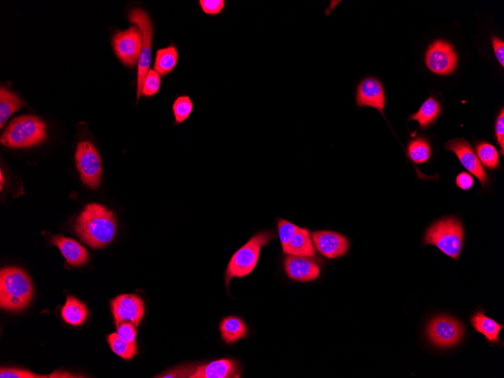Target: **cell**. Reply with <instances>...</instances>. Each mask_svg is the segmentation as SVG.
<instances>
[{
  "label": "cell",
  "instance_id": "6da1fadb",
  "mask_svg": "<svg viewBox=\"0 0 504 378\" xmlns=\"http://www.w3.org/2000/svg\"><path fill=\"white\" fill-rule=\"evenodd\" d=\"M116 231L115 214L98 203L85 207L76 224V232L82 242L96 250L111 243Z\"/></svg>",
  "mask_w": 504,
  "mask_h": 378
},
{
  "label": "cell",
  "instance_id": "7a4b0ae2",
  "mask_svg": "<svg viewBox=\"0 0 504 378\" xmlns=\"http://www.w3.org/2000/svg\"><path fill=\"white\" fill-rule=\"evenodd\" d=\"M33 284L27 274L18 267H6L0 272V306L19 312L27 308L33 298Z\"/></svg>",
  "mask_w": 504,
  "mask_h": 378
},
{
  "label": "cell",
  "instance_id": "3957f363",
  "mask_svg": "<svg viewBox=\"0 0 504 378\" xmlns=\"http://www.w3.org/2000/svg\"><path fill=\"white\" fill-rule=\"evenodd\" d=\"M47 132L46 123L38 116H21L9 123L1 136V143L12 148H30L44 142Z\"/></svg>",
  "mask_w": 504,
  "mask_h": 378
},
{
  "label": "cell",
  "instance_id": "277c9868",
  "mask_svg": "<svg viewBox=\"0 0 504 378\" xmlns=\"http://www.w3.org/2000/svg\"><path fill=\"white\" fill-rule=\"evenodd\" d=\"M465 243L462 222L450 217L434 223L424 236V244L434 245L445 255L457 261Z\"/></svg>",
  "mask_w": 504,
  "mask_h": 378
},
{
  "label": "cell",
  "instance_id": "5b68a950",
  "mask_svg": "<svg viewBox=\"0 0 504 378\" xmlns=\"http://www.w3.org/2000/svg\"><path fill=\"white\" fill-rule=\"evenodd\" d=\"M276 239L273 231H263L255 234L248 243L235 252L228 264L225 283L229 286L232 279L250 275L259 262L262 247Z\"/></svg>",
  "mask_w": 504,
  "mask_h": 378
},
{
  "label": "cell",
  "instance_id": "8992f818",
  "mask_svg": "<svg viewBox=\"0 0 504 378\" xmlns=\"http://www.w3.org/2000/svg\"><path fill=\"white\" fill-rule=\"evenodd\" d=\"M128 20L140 28L143 36V46L137 66V102L142 94L143 86L147 74L149 71L152 57V42L154 39V25L146 11L141 8L131 10Z\"/></svg>",
  "mask_w": 504,
  "mask_h": 378
},
{
  "label": "cell",
  "instance_id": "52a82bcc",
  "mask_svg": "<svg viewBox=\"0 0 504 378\" xmlns=\"http://www.w3.org/2000/svg\"><path fill=\"white\" fill-rule=\"evenodd\" d=\"M75 160L85 185L92 189L99 188L102 177V163L97 148L90 140H82L78 145Z\"/></svg>",
  "mask_w": 504,
  "mask_h": 378
},
{
  "label": "cell",
  "instance_id": "ba28073f",
  "mask_svg": "<svg viewBox=\"0 0 504 378\" xmlns=\"http://www.w3.org/2000/svg\"><path fill=\"white\" fill-rule=\"evenodd\" d=\"M426 334L436 347L451 348L463 339L465 327L462 322L451 317L439 316L429 323Z\"/></svg>",
  "mask_w": 504,
  "mask_h": 378
},
{
  "label": "cell",
  "instance_id": "9c48e42d",
  "mask_svg": "<svg viewBox=\"0 0 504 378\" xmlns=\"http://www.w3.org/2000/svg\"><path fill=\"white\" fill-rule=\"evenodd\" d=\"M143 36L140 28L133 25L117 32L113 37V47L116 56L125 66L133 68L140 59Z\"/></svg>",
  "mask_w": 504,
  "mask_h": 378
},
{
  "label": "cell",
  "instance_id": "30bf717a",
  "mask_svg": "<svg viewBox=\"0 0 504 378\" xmlns=\"http://www.w3.org/2000/svg\"><path fill=\"white\" fill-rule=\"evenodd\" d=\"M426 66L429 70L439 75L453 73L457 66L455 50L450 43L436 40L429 47L425 56Z\"/></svg>",
  "mask_w": 504,
  "mask_h": 378
},
{
  "label": "cell",
  "instance_id": "8fae6325",
  "mask_svg": "<svg viewBox=\"0 0 504 378\" xmlns=\"http://www.w3.org/2000/svg\"><path fill=\"white\" fill-rule=\"evenodd\" d=\"M445 150L455 154L460 164L479 181L481 187L484 188L487 185L489 176L481 166L473 147L466 139L450 140L445 144Z\"/></svg>",
  "mask_w": 504,
  "mask_h": 378
},
{
  "label": "cell",
  "instance_id": "7c38bea8",
  "mask_svg": "<svg viewBox=\"0 0 504 378\" xmlns=\"http://www.w3.org/2000/svg\"><path fill=\"white\" fill-rule=\"evenodd\" d=\"M386 102L384 86L379 79L370 75L359 83L356 89V104L359 109L364 106L374 108L386 118L383 114Z\"/></svg>",
  "mask_w": 504,
  "mask_h": 378
},
{
  "label": "cell",
  "instance_id": "4fadbf2b",
  "mask_svg": "<svg viewBox=\"0 0 504 378\" xmlns=\"http://www.w3.org/2000/svg\"><path fill=\"white\" fill-rule=\"evenodd\" d=\"M112 312L116 327L130 322L137 327L145 315V302L135 295H122L111 301Z\"/></svg>",
  "mask_w": 504,
  "mask_h": 378
},
{
  "label": "cell",
  "instance_id": "5bb4252c",
  "mask_svg": "<svg viewBox=\"0 0 504 378\" xmlns=\"http://www.w3.org/2000/svg\"><path fill=\"white\" fill-rule=\"evenodd\" d=\"M316 250L321 255L335 259L347 254L350 241L346 236L333 231H316L311 234Z\"/></svg>",
  "mask_w": 504,
  "mask_h": 378
},
{
  "label": "cell",
  "instance_id": "9a60e30c",
  "mask_svg": "<svg viewBox=\"0 0 504 378\" xmlns=\"http://www.w3.org/2000/svg\"><path fill=\"white\" fill-rule=\"evenodd\" d=\"M287 276L297 282H311L316 279L320 268L313 258L288 255L284 262Z\"/></svg>",
  "mask_w": 504,
  "mask_h": 378
},
{
  "label": "cell",
  "instance_id": "2e32d148",
  "mask_svg": "<svg viewBox=\"0 0 504 378\" xmlns=\"http://www.w3.org/2000/svg\"><path fill=\"white\" fill-rule=\"evenodd\" d=\"M51 242L52 245L59 248L63 257L71 266L81 267L88 263L90 260L88 251L76 240L66 236H54L51 237Z\"/></svg>",
  "mask_w": 504,
  "mask_h": 378
},
{
  "label": "cell",
  "instance_id": "e0dca14e",
  "mask_svg": "<svg viewBox=\"0 0 504 378\" xmlns=\"http://www.w3.org/2000/svg\"><path fill=\"white\" fill-rule=\"evenodd\" d=\"M240 377V366L233 360H220L199 366L191 378Z\"/></svg>",
  "mask_w": 504,
  "mask_h": 378
},
{
  "label": "cell",
  "instance_id": "ac0fdd59",
  "mask_svg": "<svg viewBox=\"0 0 504 378\" xmlns=\"http://www.w3.org/2000/svg\"><path fill=\"white\" fill-rule=\"evenodd\" d=\"M470 322L475 331L484 334L489 343L492 344L501 343L499 334L503 329V325L486 317L484 310L475 312L471 317Z\"/></svg>",
  "mask_w": 504,
  "mask_h": 378
},
{
  "label": "cell",
  "instance_id": "d6986e66",
  "mask_svg": "<svg viewBox=\"0 0 504 378\" xmlns=\"http://www.w3.org/2000/svg\"><path fill=\"white\" fill-rule=\"evenodd\" d=\"M284 253L291 255L316 257L315 248L309 231L299 228L289 241Z\"/></svg>",
  "mask_w": 504,
  "mask_h": 378
},
{
  "label": "cell",
  "instance_id": "ffe728a7",
  "mask_svg": "<svg viewBox=\"0 0 504 378\" xmlns=\"http://www.w3.org/2000/svg\"><path fill=\"white\" fill-rule=\"evenodd\" d=\"M441 114V103L434 97H431L424 102L419 111L410 116L409 121L417 122L420 128L426 130L427 128L434 124Z\"/></svg>",
  "mask_w": 504,
  "mask_h": 378
},
{
  "label": "cell",
  "instance_id": "44dd1931",
  "mask_svg": "<svg viewBox=\"0 0 504 378\" xmlns=\"http://www.w3.org/2000/svg\"><path fill=\"white\" fill-rule=\"evenodd\" d=\"M26 105L16 93L2 86L0 89V127L3 128L9 117Z\"/></svg>",
  "mask_w": 504,
  "mask_h": 378
},
{
  "label": "cell",
  "instance_id": "7402d4cb",
  "mask_svg": "<svg viewBox=\"0 0 504 378\" xmlns=\"http://www.w3.org/2000/svg\"><path fill=\"white\" fill-rule=\"evenodd\" d=\"M61 315L63 320L70 325L79 327L87 319L89 310L78 299L68 296L66 304L62 309Z\"/></svg>",
  "mask_w": 504,
  "mask_h": 378
},
{
  "label": "cell",
  "instance_id": "603a6c76",
  "mask_svg": "<svg viewBox=\"0 0 504 378\" xmlns=\"http://www.w3.org/2000/svg\"><path fill=\"white\" fill-rule=\"evenodd\" d=\"M220 330L223 340L232 344L247 337L248 329L244 322L235 317L224 318L221 322Z\"/></svg>",
  "mask_w": 504,
  "mask_h": 378
},
{
  "label": "cell",
  "instance_id": "cb8c5ba5",
  "mask_svg": "<svg viewBox=\"0 0 504 378\" xmlns=\"http://www.w3.org/2000/svg\"><path fill=\"white\" fill-rule=\"evenodd\" d=\"M178 56V51L174 45L159 49L156 53L154 70L159 75H168L176 67Z\"/></svg>",
  "mask_w": 504,
  "mask_h": 378
},
{
  "label": "cell",
  "instance_id": "d4e9b609",
  "mask_svg": "<svg viewBox=\"0 0 504 378\" xmlns=\"http://www.w3.org/2000/svg\"><path fill=\"white\" fill-rule=\"evenodd\" d=\"M407 156L417 165H421L431 156V147L428 140L422 137L415 138L407 143Z\"/></svg>",
  "mask_w": 504,
  "mask_h": 378
},
{
  "label": "cell",
  "instance_id": "484cf974",
  "mask_svg": "<svg viewBox=\"0 0 504 378\" xmlns=\"http://www.w3.org/2000/svg\"><path fill=\"white\" fill-rule=\"evenodd\" d=\"M476 154L482 166L489 170H496L500 167V158L497 149L481 140L476 146Z\"/></svg>",
  "mask_w": 504,
  "mask_h": 378
},
{
  "label": "cell",
  "instance_id": "4316f807",
  "mask_svg": "<svg viewBox=\"0 0 504 378\" xmlns=\"http://www.w3.org/2000/svg\"><path fill=\"white\" fill-rule=\"evenodd\" d=\"M111 350L116 355L121 356L125 360H130L134 358L137 353L136 342L130 343L121 339L118 336L117 333L110 334L107 338Z\"/></svg>",
  "mask_w": 504,
  "mask_h": 378
},
{
  "label": "cell",
  "instance_id": "83f0119b",
  "mask_svg": "<svg viewBox=\"0 0 504 378\" xmlns=\"http://www.w3.org/2000/svg\"><path fill=\"white\" fill-rule=\"evenodd\" d=\"M176 123L180 125L185 122L194 110V104L188 95L180 96L173 106Z\"/></svg>",
  "mask_w": 504,
  "mask_h": 378
},
{
  "label": "cell",
  "instance_id": "f1b7e54d",
  "mask_svg": "<svg viewBox=\"0 0 504 378\" xmlns=\"http://www.w3.org/2000/svg\"><path fill=\"white\" fill-rule=\"evenodd\" d=\"M278 236L282 244L283 252L285 251L289 241L293 235L299 230L298 226L291 222L284 219H280L277 222Z\"/></svg>",
  "mask_w": 504,
  "mask_h": 378
},
{
  "label": "cell",
  "instance_id": "f546056e",
  "mask_svg": "<svg viewBox=\"0 0 504 378\" xmlns=\"http://www.w3.org/2000/svg\"><path fill=\"white\" fill-rule=\"evenodd\" d=\"M161 86L160 75L154 69H149L145 80L142 95L152 97L159 90Z\"/></svg>",
  "mask_w": 504,
  "mask_h": 378
},
{
  "label": "cell",
  "instance_id": "4dcf8cb0",
  "mask_svg": "<svg viewBox=\"0 0 504 378\" xmlns=\"http://www.w3.org/2000/svg\"><path fill=\"white\" fill-rule=\"evenodd\" d=\"M135 324L130 322H124L117 327V334L125 341L134 343L137 336V329Z\"/></svg>",
  "mask_w": 504,
  "mask_h": 378
},
{
  "label": "cell",
  "instance_id": "1f68e13d",
  "mask_svg": "<svg viewBox=\"0 0 504 378\" xmlns=\"http://www.w3.org/2000/svg\"><path fill=\"white\" fill-rule=\"evenodd\" d=\"M0 377L1 378H42L48 377V376L39 375L31 372L28 370L5 368L0 371Z\"/></svg>",
  "mask_w": 504,
  "mask_h": 378
},
{
  "label": "cell",
  "instance_id": "d6a6232c",
  "mask_svg": "<svg viewBox=\"0 0 504 378\" xmlns=\"http://www.w3.org/2000/svg\"><path fill=\"white\" fill-rule=\"evenodd\" d=\"M199 4L203 12L207 15H219L226 6L224 0H201Z\"/></svg>",
  "mask_w": 504,
  "mask_h": 378
},
{
  "label": "cell",
  "instance_id": "836d02e7",
  "mask_svg": "<svg viewBox=\"0 0 504 378\" xmlns=\"http://www.w3.org/2000/svg\"><path fill=\"white\" fill-rule=\"evenodd\" d=\"M496 138L500 147V154L504 155V110L503 107L498 116L496 124Z\"/></svg>",
  "mask_w": 504,
  "mask_h": 378
},
{
  "label": "cell",
  "instance_id": "e575fe53",
  "mask_svg": "<svg viewBox=\"0 0 504 378\" xmlns=\"http://www.w3.org/2000/svg\"><path fill=\"white\" fill-rule=\"evenodd\" d=\"M456 185L461 190H469L474 185V179L469 173L460 172L456 178Z\"/></svg>",
  "mask_w": 504,
  "mask_h": 378
},
{
  "label": "cell",
  "instance_id": "d590c367",
  "mask_svg": "<svg viewBox=\"0 0 504 378\" xmlns=\"http://www.w3.org/2000/svg\"><path fill=\"white\" fill-rule=\"evenodd\" d=\"M492 45L493 49L495 50L496 56L501 64V66L504 67V42L496 37L492 36Z\"/></svg>",
  "mask_w": 504,
  "mask_h": 378
},
{
  "label": "cell",
  "instance_id": "8d00e7d4",
  "mask_svg": "<svg viewBox=\"0 0 504 378\" xmlns=\"http://www.w3.org/2000/svg\"><path fill=\"white\" fill-rule=\"evenodd\" d=\"M0 185H1V186H0V189H1L2 190L4 185V178L3 176L2 170L1 172H0Z\"/></svg>",
  "mask_w": 504,
  "mask_h": 378
}]
</instances>
